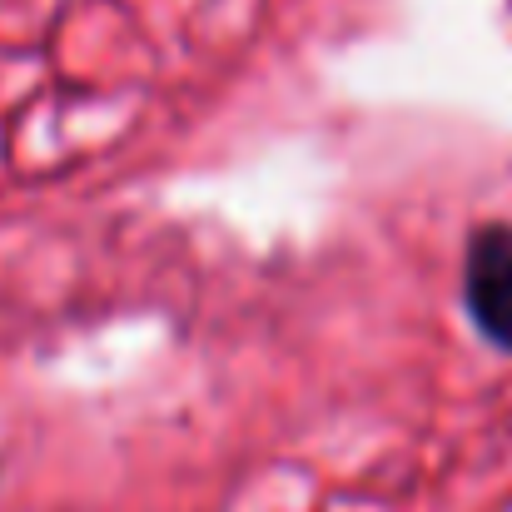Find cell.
I'll return each mask as SVG.
<instances>
[{"instance_id": "1", "label": "cell", "mask_w": 512, "mask_h": 512, "mask_svg": "<svg viewBox=\"0 0 512 512\" xmlns=\"http://www.w3.org/2000/svg\"><path fill=\"white\" fill-rule=\"evenodd\" d=\"M463 299L478 334L512 353V224H488L468 239Z\"/></svg>"}]
</instances>
